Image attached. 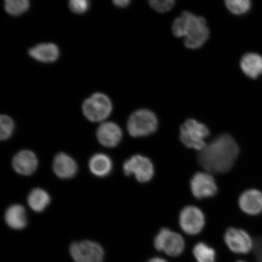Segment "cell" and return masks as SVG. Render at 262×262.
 Returning a JSON list of instances; mask_svg holds the SVG:
<instances>
[{
	"label": "cell",
	"instance_id": "1",
	"mask_svg": "<svg viewBox=\"0 0 262 262\" xmlns=\"http://www.w3.org/2000/svg\"><path fill=\"white\" fill-rule=\"evenodd\" d=\"M239 147L233 137L222 134L199 151V165L211 173H223L230 171L237 159Z\"/></svg>",
	"mask_w": 262,
	"mask_h": 262
},
{
	"label": "cell",
	"instance_id": "2",
	"mask_svg": "<svg viewBox=\"0 0 262 262\" xmlns=\"http://www.w3.org/2000/svg\"><path fill=\"white\" fill-rule=\"evenodd\" d=\"M172 31L177 37H185L186 47L192 49L202 47L209 35L205 18L189 12H183L175 19Z\"/></svg>",
	"mask_w": 262,
	"mask_h": 262
},
{
	"label": "cell",
	"instance_id": "3",
	"mask_svg": "<svg viewBox=\"0 0 262 262\" xmlns=\"http://www.w3.org/2000/svg\"><path fill=\"white\" fill-rule=\"evenodd\" d=\"M152 245L157 253L166 258L181 256L187 247L182 235L168 228L160 229L154 238Z\"/></svg>",
	"mask_w": 262,
	"mask_h": 262
},
{
	"label": "cell",
	"instance_id": "4",
	"mask_svg": "<svg viewBox=\"0 0 262 262\" xmlns=\"http://www.w3.org/2000/svg\"><path fill=\"white\" fill-rule=\"evenodd\" d=\"M69 254L73 262H104L106 252L100 244L90 240L73 242Z\"/></svg>",
	"mask_w": 262,
	"mask_h": 262
},
{
	"label": "cell",
	"instance_id": "5",
	"mask_svg": "<svg viewBox=\"0 0 262 262\" xmlns=\"http://www.w3.org/2000/svg\"><path fill=\"white\" fill-rule=\"evenodd\" d=\"M209 134L205 124L194 119H189L180 127V139L188 148L201 151L207 145L205 139L208 138Z\"/></svg>",
	"mask_w": 262,
	"mask_h": 262
},
{
	"label": "cell",
	"instance_id": "6",
	"mask_svg": "<svg viewBox=\"0 0 262 262\" xmlns=\"http://www.w3.org/2000/svg\"><path fill=\"white\" fill-rule=\"evenodd\" d=\"M127 127L131 136H148L156 133L158 127V120L152 111L140 110L131 115L127 121Z\"/></svg>",
	"mask_w": 262,
	"mask_h": 262
},
{
	"label": "cell",
	"instance_id": "7",
	"mask_svg": "<svg viewBox=\"0 0 262 262\" xmlns=\"http://www.w3.org/2000/svg\"><path fill=\"white\" fill-rule=\"evenodd\" d=\"M224 241L226 247L234 255H247L253 251L254 241L244 229L228 228L225 232Z\"/></svg>",
	"mask_w": 262,
	"mask_h": 262
},
{
	"label": "cell",
	"instance_id": "8",
	"mask_svg": "<svg viewBox=\"0 0 262 262\" xmlns=\"http://www.w3.org/2000/svg\"><path fill=\"white\" fill-rule=\"evenodd\" d=\"M113 106L110 98L101 93H96L84 101L83 111L84 116L91 122H101L110 116Z\"/></svg>",
	"mask_w": 262,
	"mask_h": 262
},
{
	"label": "cell",
	"instance_id": "9",
	"mask_svg": "<svg viewBox=\"0 0 262 262\" xmlns=\"http://www.w3.org/2000/svg\"><path fill=\"white\" fill-rule=\"evenodd\" d=\"M123 169L124 174L134 175L140 183L149 182L155 175V167L152 162L147 157L141 155H135L126 160Z\"/></svg>",
	"mask_w": 262,
	"mask_h": 262
},
{
	"label": "cell",
	"instance_id": "10",
	"mask_svg": "<svg viewBox=\"0 0 262 262\" xmlns=\"http://www.w3.org/2000/svg\"><path fill=\"white\" fill-rule=\"evenodd\" d=\"M179 224L183 231L189 235L201 233L205 225V217L201 209L187 206L180 213Z\"/></svg>",
	"mask_w": 262,
	"mask_h": 262
},
{
	"label": "cell",
	"instance_id": "11",
	"mask_svg": "<svg viewBox=\"0 0 262 262\" xmlns=\"http://www.w3.org/2000/svg\"><path fill=\"white\" fill-rule=\"evenodd\" d=\"M190 188L192 195L198 199L212 198L218 191L214 177L208 172L195 173L190 181Z\"/></svg>",
	"mask_w": 262,
	"mask_h": 262
},
{
	"label": "cell",
	"instance_id": "12",
	"mask_svg": "<svg viewBox=\"0 0 262 262\" xmlns=\"http://www.w3.org/2000/svg\"><path fill=\"white\" fill-rule=\"evenodd\" d=\"M97 137L101 145L111 148L120 143L122 139V131L114 122H104L97 129Z\"/></svg>",
	"mask_w": 262,
	"mask_h": 262
},
{
	"label": "cell",
	"instance_id": "13",
	"mask_svg": "<svg viewBox=\"0 0 262 262\" xmlns=\"http://www.w3.org/2000/svg\"><path fill=\"white\" fill-rule=\"evenodd\" d=\"M238 205L245 214L257 215L262 212V192L259 190H247L241 195Z\"/></svg>",
	"mask_w": 262,
	"mask_h": 262
},
{
	"label": "cell",
	"instance_id": "14",
	"mask_svg": "<svg viewBox=\"0 0 262 262\" xmlns=\"http://www.w3.org/2000/svg\"><path fill=\"white\" fill-rule=\"evenodd\" d=\"M38 159L31 150H23L16 154L12 160V166L15 171L24 176H30L37 169Z\"/></svg>",
	"mask_w": 262,
	"mask_h": 262
},
{
	"label": "cell",
	"instance_id": "15",
	"mask_svg": "<svg viewBox=\"0 0 262 262\" xmlns=\"http://www.w3.org/2000/svg\"><path fill=\"white\" fill-rule=\"evenodd\" d=\"M54 172L59 178L68 179L76 175L77 164L71 157L61 152L55 157L53 163Z\"/></svg>",
	"mask_w": 262,
	"mask_h": 262
},
{
	"label": "cell",
	"instance_id": "16",
	"mask_svg": "<svg viewBox=\"0 0 262 262\" xmlns=\"http://www.w3.org/2000/svg\"><path fill=\"white\" fill-rule=\"evenodd\" d=\"M240 64L243 73L251 79H257L262 75V56L258 54L250 52L245 54Z\"/></svg>",
	"mask_w": 262,
	"mask_h": 262
},
{
	"label": "cell",
	"instance_id": "17",
	"mask_svg": "<svg viewBox=\"0 0 262 262\" xmlns=\"http://www.w3.org/2000/svg\"><path fill=\"white\" fill-rule=\"evenodd\" d=\"M5 218L9 227L15 230H21L27 225L26 209L21 205L10 206L5 212Z\"/></svg>",
	"mask_w": 262,
	"mask_h": 262
},
{
	"label": "cell",
	"instance_id": "18",
	"mask_svg": "<svg viewBox=\"0 0 262 262\" xmlns=\"http://www.w3.org/2000/svg\"><path fill=\"white\" fill-rule=\"evenodd\" d=\"M29 55L42 63H51L57 60L59 49L55 44L42 43L29 49Z\"/></svg>",
	"mask_w": 262,
	"mask_h": 262
},
{
	"label": "cell",
	"instance_id": "19",
	"mask_svg": "<svg viewBox=\"0 0 262 262\" xmlns=\"http://www.w3.org/2000/svg\"><path fill=\"white\" fill-rule=\"evenodd\" d=\"M89 168L94 176L98 178H104L109 175L112 171V160L104 154H96L90 160Z\"/></svg>",
	"mask_w": 262,
	"mask_h": 262
},
{
	"label": "cell",
	"instance_id": "20",
	"mask_svg": "<svg viewBox=\"0 0 262 262\" xmlns=\"http://www.w3.org/2000/svg\"><path fill=\"white\" fill-rule=\"evenodd\" d=\"M192 254L196 262H217V252L214 247L200 241L192 248Z\"/></svg>",
	"mask_w": 262,
	"mask_h": 262
},
{
	"label": "cell",
	"instance_id": "21",
	"mask_svg": "<svg viewBox=\"0 0 262 262\" xmlns=\"http://www.w3.org/2000/svg\"><path fill=\"white\" fill-rule=\"evenodd\" d=\"M50 202V195L45 190L41 188L33 189L28 196L29 206L33 211L37 212L43 211Z\"/></svg>",
	"mask_w": 262,
	"mask_h": 262
},
{
	"label": "cell",
	"instance_id": "22",
	"mask_svg": "<svg viewBox=\"0 0 262 262\" xmlns=\"http://www.w3.org/2000/svg\"><path fill=\"white\" fill-rule=\"evenodd\" d=\"M28 0H6L5 8L6 12L12 15H19L24 14L29 8Z\"/></svg>",
	"mask_w": 262,
	"mask_h": 262
},
{
	"label": "cell",
	"instance_id": "23",
	"mask_svg": "<svg viewBox=\"0 0 262 262\" xmlns=\"http://www.w3.org/2000/svg\"><path fill=\"white\" fill-rule=\"evenodd\" d=\"M225 4L232 14L238 15L246 14L251 8L250 0H228Z\"/></svg>",
	"mask_w": 262,
	"mask_h": 262
},
{
	"label": "cell",
	"instance_id": "24",
	"mask_svg": "<svg viewBox=\"0 0 262 262\" xmlns=\"http://www.w3.org/2000/svg\"><path fill=\"white\" fill-rule=\"evenodd\" d=\"M0 139L6 140L10 138L14 130V122L11 117L2 115L0 117Z\"/></svg>",
	"mask_w": 262,
	"mask_h": 262
},
{
	"label": "cell",
	"instance_id": "25",
	"mask_svg": "<svg viewBox=\"0 0 262 262\" xmlns=\"http://www.w3.org/2000/svg\"><path fill=\"white\" fill-rule=\"evenodd\" d=\"M174 3L175 2L173 0H162V1L153 0L149 2L150 6L155 11L161 13L170 11L173 8Z\"/></svg>",
	"mask_w": 262,
	"mask_h": 262
},
{
	"label": "cell",
	"instance_id": "26",
	"mask_svg": "<svg viewBox=\"0 0 262 262\" xmlns=\"http://www.w3.org/2000/svg\"><path fill=\"white\" fill-rule=\"evenodd\" d=\"M89 2L86 0H71L69 6L72 11L77 14H83L89 8Z\"/></svg>",
	"mask_w": 262,
	"mask_h": 262
},
{
	"label": "cell",
	"instance_id": "27",
	"mask_svg": "<svg viewBox=\"0 0 262 262\" xmlns=\"http://www.w3.org/2000/svg\"><path fill=\"white\" fill-rule=\"evenodd\" d=\"M254 262H262V236L255 239L253 249Z\"/></svg>",
	"mask_w": 262,
	"mask_h": 262
},
{
	"label": "cell",
	"instance_id": "28",
	"mask_svg": "<svg viewBox=\"0 0 262 262\" xmlns=\"http://www.w3.org/2000/svg\"><path fill=\"white\" fill-rule=\"evenodd\" d=\"M146 262H169L168 258L163 255H156V256L150 258Z\"/></svg>",
	"mask_w": 262,
	"mask_h": 262
},
{
	"label": "cell",
	"instance_id": "29",
	"mask_svg": "<svg viewBox=\"0 0 262 262\" xmlns=\"http://www.w3.org/2000/svg\"><path fill=\"white\" fill-rule=\"evenodd\" d=\"M113 3L114 4L118 6V7L124 8L128 6L130 2L129 0H115Z\"/></svg>",
	"mask_w": 262,
	"mask_h": 262
},
{
	"label": "cell",
	"instance_id": "30",
	"mask_svg": "<svg viewBox=\"0 0 262 262\" xmlns=\"http://www.w3.org/2000/svg\"><path fill=\"white\" fill-rule=\"evenodd\" d=\"M234 262H250L247 260L243 259V258H238V260H235Z\"/></svg>",
	"mask_w": 262,
	"mask_h": 262
}]
</instances>
